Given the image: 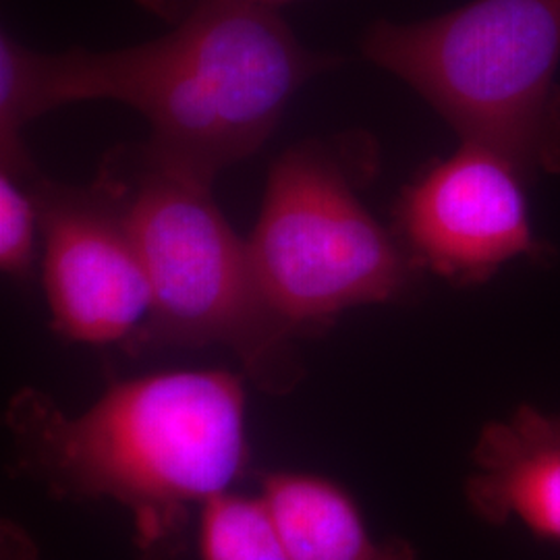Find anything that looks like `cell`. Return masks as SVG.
<instances>
[{"label":"cell","instance_id":"6da1fadb","mask_svg":"<svg viewBox=\"0 0 560 560\" xmlns=\"http://www.w3.org/2000/svg\"><path fill=\"white\" fill-rule=\"evenodd\" d=\"M337 65L305 48L277 9L229 0L201 4L156 40L102 52H36L2 32V171L34 173L23 145L32 120L73 102L113 101L148 120L152 156L212 185L260 150L305 81Z\"/></svg>","mask_w":560,"mask_h":560},{"label":"cell","instance_id":"7a4b0ae2","mask_svg":"<svg viewBox=\"0 0 560 560\" xmlns=\"http://www.w3.org/2000/svg\"><path fill=\"white\" fill-rule=\"evenodd\" d=\"M7 421L30 478L57 497L122 504L148 560L171 559L189 506L224 494L245 463V395L217 370L117 382L75 418L27 388Z\"/></svg>","mask_w":560,"mask_h":560},{"label":"cell","instance_id":"3957f363","mask_svg":"<svg viewBox=\"0 0 560 560\" xmlns=\"http://www.w3.org/2000/svg\"><path fill=\"white\" fill-rule=\"evenodd\" d=\"M94 185L119 212L150 280L152 312L136 339L226 345L264 388H291L300 376L293 332L264 300L247 241L222 217L212 185L166 166L145 145L115 150Z\"/></svg>","mask_w":560,"mask_h":560},{"label":"cell","instance_id":"277c9868","mask_svg":"<svg viewBox=\"0 0 560 560\" xmlns=\"http://www.w3.org/2000/svg\"><path fill=\"white\" fill-rule=\"evenodd\" d=\"M361 52L411 85L463 143L560 175V0H474L434 20L376 21Z\"/></svg>","mask_w":560,"mask_h":560},{"label":"cell","instance_id":"5b68a950","mask_svg":"<svg viewBox=\"0 0 560 560\" xmlns=\"http://www.w3.org/2000/svg\"><path fill=\"white\" fill-rule=\"evenodd\" d=\"M339 148L301 141L268 173L247 241L261 295L293 335L400 295L420 268L365 210Z\"/></svg>","mask_w":560,"mask_h":560},{"label":"cell","instance_id":"8992f818","mask_svg":"<svg viewBox=\"0 0 560 560\" xmlns=\"http://www.w3.org/2000/svg\"><path fill=\"white\" fill-rule=\"evenodd\" d=\"M44 237L42 275L52 326L67 339L108 345L136 337L152 289L136 243L94 185L69 189L32 177Z\"/></svg>","mask_w":560,"mask_h":560},{"label":"cell","instance_id":"52a82bcc","mask_svg":"<svg viewBox=\"0 0 560 560\" xmlns=\"http://www.w3.org/2000/svg\"><path fill=\"white\" fill-rule=\"evenodd\" d=\"M517 171L499 152L463 143L405 189L397 222L407 254L453 282L488 279L504 261L534 254Z\"/></svg>","mask_w":560,"mask_h":560},{"label":"cell","instance_id":"ba28073f","mask_svg":"<svg viewBox=\"0 0 560 560\" xmlns=\"http://www.w3.org/2000/svg\"><path fill=\"white\" fill-rule=\"evenodd\" d=\"M467 499L483 520H520L560 540V416L521 407L483 428Z\"/></svg>","mask_w":560,"mask_h":560},{"label":"cell","instance_id":"9c48e42d","mask_svg":"<svg viewBox=\"0 0 560 560\" xmlns=\"http://www.w3.org/2000/svg\"><path fill=\"white\" fill-rule=\"evenodd\" d=\"M261 499L291 560H418L405 541L372 540L355 506L328 481L272 476Z\"/></svg>","mask_w":560,"mask_h":560},{"label":"cell","instance_id":"30bf717a","mask_svg":"<svg viewBox=\"0 0 560 560\" xmlns=\"http://www.w3.org/2000/svg\"><path fill=\"white\" fill-rule=\"evenodd\" d=\"M200 548L203 560H291L264 499L221 494L206 502Z\"/></svg>","mask_w":560,"mask_h":560},{"label":"cell","instance_id":"8fae6325","mask_svg":"<svg viewBox=\"0 0 560 560\" xmlns=\"http://www.w3.org/2000/svg\"><path fill=\"white\" fill-rule=\"evenodd\" d=\"M40 229L38 203L25 179L7 171L0 175V268L9 277L30 272Z\"/></svg>","mask_w":560,"mask_h":560},{"label":"cell","instance_id":"7c38bea8","mask_svg":"<svg viewBox=\"0 0 560 560\" xmlns=\"http://www.w3.org/2000/svg\"><path fill=\"white\" fill-rule=\"evenodd\" d=\"M145 9L154 11L156 15H162L166 20L179 21L191 13L194 9H198L206 2H214V0H138ZM229 2H247V4H258V7H268V9H279L280 4L291 2V0H229Z\"/></svg>","mask_w":560,"mask_h":560}]
</instances>
